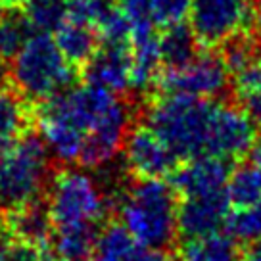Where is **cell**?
I'll use <instances>...</instances> for the list:
<instances>
[{
    "mask_svg": "<svg viewBox=\"0 0 261 261\" xmlns=\"http://www.w3.org/2000/svg\"><path fill=\"white\" fill-rule=\"evenodd\" d=\"M259 139V125L240 104L215 100L210 121L205 155L237 162L252 154Z\"/></svg>",
    "mask_w": 261,
    "mask_h": 261,
    "instance_id": "ba28073f",
    "label": "cell"
},
{
    "mask_svg": "<svg viewBox=\"0 0 261 261\" xmlns=\"http://www.w3.org/2000/svg\"><path fill=\"white\" fill-rule=\"evenodd\" d=\"M135 119V108L129 98L119 96L115 104L102 115L85 135L79 163L89 169H102L110 165L117 154L123 152V144Z\"/></svg>",
    "mask_w": 261,
    "mask_h": 261,
    "instance_id": "30bf717a",
    "label": "cell"
},
{
    "mask_svg": "<svg viewBox=\"0 0 261 261\" xmlns=\"http://www.w3.org/2000/svg\"><path fill=\"white\" fill-rule=\"evenodd\" d=\"M125 169L133 179H165L179 167V155L146 123L133 125L123 144Z\"/></svg>",
    "mask_w": 261,
    "mask_h": 261,
    "instance_id": "8fae6325",
    "label": "cell"
},
{
    "mask_svg": "<svg viewBox=\"0 0 261 261\" xmlns=\"http://www.w3.org/2000/svg\"><path fill=\"white\" fill-rule=\"evenodd\" d=\"M10 144H12V142H4V140H0V152H2L4 148H8Z\"/></svg>",
    "mask_w": 261,
    "mask_h": 261,
    "instance_id": "1f68e13d",
    "label": "cell"
},
{
    "mask_svg": "<svg viewBox=\"0 0 261 261\" xmlns=\"http://www.w3.org/2000/svg\"><path fill=\"white\" fill-rule=\"evenodd\" d=\"M100 227H60L52 230L50 252L54 261H89L94 253Z\"/></svg>",
    "mask_w": 261,
    "mask_h": 261,
    "instance_id": "e0dca14e",
    "label": "cell"
},
{
    "mask_svg": "<svg viewBox=\"0 0 261 261\" xmlns=\"http://www.w3.org/2000/svg\"><path fill=\"white\" fill-rule=\"evenodd\" d=\"M33 104L27 102L10 83L0 85V140L14 142L17 137L33 130Z\"/></svg>",
    "mask_w": 261,
    "mask_h": 261,
    "instance_id": "2e32d148",
    "label": "cell"
},
{
    "mask_svg": "<svg viewBox=\"0 0 261 261\" xmlns=\"http://www.w3.org/2000/svg\"><path fill=\"white\" fill-rule=\"evenodd\" d=\"M227 196L230 207H246L261 202V165L252 162L240 163L230 169L227 182Z\"/></svg>",
    "mask_w": 261,
    "mask_h": 261,
    "instance_id": "ffe728a7",
    "label": "cell"
},
{
    "mask_svg": "<svg viewBox=\"0 0 261 261\" xmlns=\"http://www.w3.org/2000/svg\"><path fill=\"white\" fill-rule=\"evenodd\" d=\"M119 223L139 244L169 250L179 240V198L163 179H133L110 196Z\"/></svg>",
    "mask_w": 261,
    "mask_h": 261,
    "instance_id": "6da1fadb",
    "label": "cell"
},
{
    "mask_svg": "<svg viewBox=\"0 0 261 261\" xmlns=\"http://www.w3.org/2000/svg\"><path fill=\"white\" fill-rule=\"evenodd\" d=\"M0 261H8V259H6V257H0Z\"/></svg>",
    "mask_w": 261,
    "mask_h": 261,
    "instance_id": "836d02e7",
    "label": "cell"
},
{
    "mask_svg": "<svg viewBox=\"0 0 261 261\" xmlns=\"http://www.w3.org/2000/svg\"><path fill=\"white\" fill-rule=\"evenodd\" d=\"M237 102L252 115L257 125H261V87H257L255 90H252L250 94H246L244 98H240Z\"/></svg>",
    "mask_w": 261,
    "mask_h": 261,
    "instance_id": "4316f807",
    "label": "cell"
},
{
    "mask_svg": "<svg viewBox=\"0 0 261 261\" xmlns=\"http://www.w3.org/2000/svg\"><path fill=\"white\" fill-rule=\"evenodd\" d=\"M154 89L167 94L219 100L230 89V75L221 54L202 48L179 69H162Z\"/></svg>",
    "mask_w": 261,
    "mask_h": 261,
    "instance_id": "8992f818",
    "label": "cell"
},
{
    "mask_svg": "<svg viewBox=\"0 0 261 261\" xmlns=\"http://www.w3.org/2000/svg\"><path fill=\"white\" fill-rule=\"evenodd\" d=\"M240 261H261V240L250 242L240 253Z\"/></svg>",
    "mask_w": 261,
    "mask_h": 261,
    "instance_id": "83f0119b",
    "label": "cell"
},
{
    "mask_svg": "<svg viewBox=\"0 0 261 261\" xmlns=\"http://www.w3.org/2000/svg\"><path fill=\"white\" fill-rule=\"evenodd\" d=\"M52 227H100L112 210L106 188L89 173L62 167L54 169L44 192Z\"/></svg>",
    "mask_w": 261,
    "mask_h": 261,
    "instance_id": "5b68a950",
    "label": "cell"
},
{
    "mask_svg": "<svg viewBox=\"0 0 261 261\" xmlns=\"http://www.w3.org/2000/svg\"><path fill=\"white\" fill-rule=\"evenodd\" d=\"M81 75L85 83L104 87L123 96L130 94V42H100L96 52L81 69Z\"/></svg>",
    "mask_w": 261,
    "mask_h": 261,
    "instance_id": "7c38bea8",
    "label": "cell"
},
{
    "mask_svg": "<svg viewBox=\"0 0 261 261\" xmlns=\"http://www.w3.org/2000/svg\"><path fill=\"white\" fill-rule=\"evenodd\" d=\"M10 64V85L33 106L71 89L77 75H81L65 60L48 33H33Z\"/></svg>",
    "mask_w": 261,
    "mask_h": 261,
    "instance_id": "3957f363",
    "label": "cell"
},
{
    "mask_svg": "<svg viewBox=\"0 0 261 261\" xmlns=\"http://www.w3.org/2000/svg\"><path fill=\"white\" fill-rule=\"evenodd\" d=\"M4 10L6 8H4V4H2V0H0V17L4 16Z\"/></svg>",
    "mask_w": 261,
    "mask_h": 261,
    "instance_id": "d6a6232c",
    "label": "cell"
},
{
    "mask_svg": "<svg viewBox=\"0 0 261 261\" xmlns=\"http://www.w3.org/2000/svg\"><path fill=\"white\" fill-rule=\"evenodd\" d=\"M252 160L255 163H259V165H261V142H257V144L253 146V150H252Z\"/></svg>",
    "mask_w": 261,
    "mask_h": 261,
    "instance_id": "4dcf8cb0",
    "label": "cell"
},
{
    "mask_svg": "<svg viewBox=\"0 0 261 261\" xmlns=\"http://www.w3.org/2000/svg\"><path fill=\"white\" fill-rule=\"evenodd\" d=\"M50 155L46 144L33 130L0 152V213L44 198L52 175Z\"/></svg>",
    "mask_w": 261,
    "mask_h": 261,
    "instance_id": "277c9868",
    "label": "cell"
},
{
    "mask_svg": "<svg viewBox=\"0 0 261 261\" xmlns=\"http://www.w3.org/2000/svg\"><path fill=\"white\" fill-rule=\"evenodd\" d=\"M230 167L228 162L213 155H198L185 160L171 175V187L177 196H205L227 192Z\"/></svg>",
    "mask_w": 261,
    "mask_h": 261,
    "instance_id": "5bb4252c",
    "label": "cell"
},
{
    "mask_svg": "<svg viewBox=\"0 0 261 261\" xmlns=\"http://www.w3.org/2000/svg\"><path fill=\"white\" fill-rule=\"evenodd\" d=\"M230 213L227 192L205 196H185L179 200V238L207 237L225 228Z\"/></svg>",
    "mask_w": 261,
    "mask_h": 261,
    "instance_id": "4fadbf2b",
    "label": "cell"
},
{
    "mask_svg": "<svg viewBox=\"0 0 261 261\" xmlns=\"http://www.w3.org/2000/svg\"><path fill=\"white\" fill-rule=\"evenodd\" d=\"M190 14V0H148V17L158 29L182 25Z\"/></svg>",
    "mask_w": 261,
    "mask_h": 261,
    "instance_id": "d4e9b609",
    "label": "cell"
},
{
    "mask_svg": "<svg viewBox=\"0 0 261 261\" xmlns=\"http://www.w3.org/2000/svg\"><path fill=\"white\" fill-rule=\"evenodd\" d=\"M225 228L234 240L248 244L261 240V202L246 207H230Z\"/></svg>",
    "mask_w": 261,
    "mask_h": 261,
    "instance_id": "cb8c5ba5",
    "label": "cell"
},
{
    "mask_svg": "<svg viewBox=\"0 0 261 261\" xmlns=\"http://www.w3.org/2000/svg\"><path fill=\"white\" fill-rule=\"evenodd\" d=\"M252 29L261 42V0H252Z\"/></svg>",
    "mask_w": 261,
    "mask_h": 261,
    "instance_id": "f1b7e54d",
    "label": "cell"
},
{
    "mask_svg": "<svg viewBox=\"0 0 261 261\" xmlns=\"http://www.w3.org/2000/svg\"><path fill=\"white\" fill-rule=\"evenodd\" d=\"M139 246L121 223H110L98 232L92 261H130Z\"/></svg>",
    "mask_w": 261,
    "mask_h": 261,
    "instance_id": "44dd1931",
    "label": "cell"
},
{
    "mask_svg": "<svg viewBox=\"0 0 261 261\" xmlns=\"http://www.w3.org/2000/svg\"><path fill=\"white\" fill-rule=\"evenodd\" d=\"M188 19L202 48H221L252 27V0H190Z\"/></svg>",
    "mask_w": 261,
    "mask_h": 261,
    "instance_id": "52a82bcc",
    "label": "cell"
},
{
    "mask_svg": "<svg viewBox=\"0 0 261 261\" xmlns=\"http://www.w3.org/2000/svg\"><path fill=\"white\" fill-rule=\"evenodd\" d=\"M213 102L187 94L155 92L148 96L144 123L179 160L205 155Z\"/></svg>",
    "mask_w": 261,
    "mask_h": 261,
    "instance_id": "7a4b0ae2",
    "label": "cell"
},
{
    "mask_svg": "<svg viewBox=\"0 0 261 261\" xmlns=\"http://www.w3.org/2000/svg\"><path fill=\"white\" fill-rule=\"evenodd\" d=\"M35 125L39 127L42 142L58 162H79L85 129L75 117L65 90L33 106Z\"/></svg>",
    "mask_w": 261,
    "mask_h": 261,
    "instance_id": "9c48e42d",
    "label": "cell"
},
{
    "mask_svg": "<svg viewBox=\"0 0 261 261\" xmlns=\"http://www.w3.org/2000/svg\"><path fill=\"white\" fill-rule=\"evenodd\" d=\"M242 250L237 240L225 232H213L207 237L190 238L180 246L177 261H240Z\"/></svg>",
    "mask_w": 261,
    "mask_h": 261,
    "instance_id": "ac0fdd59",
    "label": "cell"
},
{
    "mask_svg": "<svg viewBox=\"0 0 261 261\" xmlns=\"http://www.w3.org/2000/svg\"><path fill=\"white\" fill-rule=\"evenodd\" d=\"M54 42L65 60L81 73V69L100 46V37L92 25L67 17L54 31Z\"/></svg>",
    "mask_w": 261,
    "mask_h": 261,
    "instance_id": "9a60e30c",
    "label": "cell"
},
{
    "mask_svg": "<svg viewBox=\"0 0 261 261\" xmlns=\"http://www.w3.org/2000/svg\"><path fill=\"white\" fill-rule=\"evenodd\" d=\"M69 0H29L25 4V19L35 33H52L67 19Z\"/></svg>",
    "mask_w": 261,
    "mask_h": 261,
    "instance_id": "7402d4cb",
    "label": "cell"
},
{
    "mask_svg": "<svg viewBox=\"0 0 261 261\" xmlns=\"http://www.w3.org/2000/svg\"><path fill=\"white\" fill-rule=\"evenodd\" d=\"M130 261H177L173 257L169 250H162V248H148V246H139V250L135 252Z\"/></svg>",
    "mask_w": 261,
    "mask_h": 261,
    "instance_id": "484cf974",
    "label": "cell"
},
{
    "mask_svg": "<svg viewBox=\"0 0 261 261\" xmlns=\"http://www.w3.org/2000/svg\"><path fill=\"white\" fill-rule=\"evenodd\" d=\"M200 50L202 46L196 41L192 29L185 23L162 29V35H160L162 69H179L182 65H187Z\"/></svg>",
    "mask_w": 261,
    "mask_h": 261,
    "instance_id": "d6986e66",
    "label": "cell"
},
{
    "mask_svg": "<svg viewBox=\"0 0 261 261\" xmlns=\"http://www.w3.org/2000/svg\"><path fill=\"white\" fill-rule=\"evenodd\" d=\"M33 33L35 31L23 14H10L0 17V60L10 64Z\"/></svg>",
    "mask_w": 261,
    "mask_h": 261,
    "instance_id": "603a6c76",
    "label": "cell"
},
{
    "mask_svg": "<svg viewBox=\"0 0 261 261\" xmlns=\"http://www.w3.org/2000/svg\"><path fill=\"white\" fill-rule=\"evenodd\" d=\"M29 0H2L6 10H23Z\"/></svg>",
    "mask_w": 261,
    "mask_h": 261,
    "instance_id": "f546056e",
    "label": "cell"
}]
</instances>
